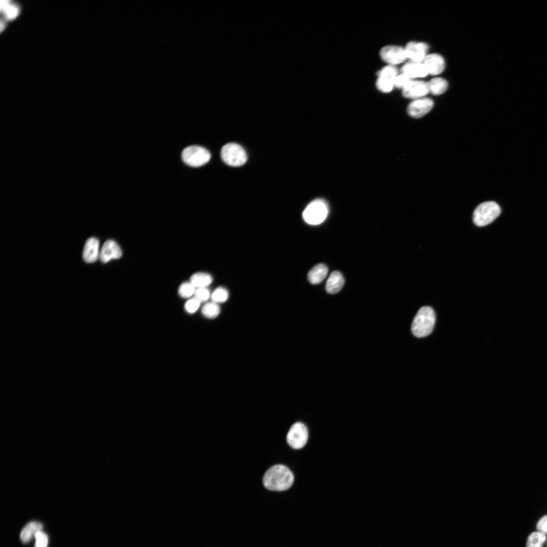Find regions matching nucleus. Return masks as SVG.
Segmentation results:
<instances>
[{
  "mask_svg": "<svg viewBox=\"0 0 547 547\" xmlns=\"http://www.w3.org/2000/svg\"><path fill=\"white\" fill-rule=\"evenodd\" d=\"M292 472L285 465L277 464L270 467L263 478V484L267 489L281 491L288 489L294 482Z\"/></svg>",
  "mask_w": 547,
  "mask_h": 547,
  "instance_id": "1",
  "label": "nucleus"
},
{
  "mask_svg": "<svg viewBox=\"0 0 547 547\" xmlns=\"http://www.w3.org/2000/svg\"><path fill=\"white\" fill-rule=\"evenodd\" d=\"M435 320V312L431 307L425 306L421 307L412 323L413 334L419 338L428 335L433 330Z\"/></svg>",
  "mask_w": 547,
  "mask_h": 547,
  "instance_id": "2",
  "label": "nucleus"
},
{
  "mask_svg": "<svg viewBox=\"0 0 547 547\" xmlns=\"http://www.w3.org/2000/svg\"><path fill=\"white\" fill-rule=\"evenodd\" d=\"M99 241L94 237L88 239L86 242L83 252V258L87 263L95 262L99 257Z\"/></svg>",
  "mask_w": 547,
  "mask_h": 547,
  "instance_id": "14",
  "label": "nucleus"
},
{
  "mask_svg": "<svg viewBox=\"0 0 547 547\" xmlns=\"http://www.w3.org/2000/svg\"><path fill=\"white\" fill-rule=\"evenodd\" d=\"M429 92L435 95L443 94L447 90L448 83L445 79L441 77L432 79L427 83Z\"/></svg>",
  "mask_w": 547,
  "mask_h": 547,
  "instance_id": "21",
  "label": "nucleus"
},
{
  "mask_svg": "<svg viewBox=\"0 0 547 547\" xmlns=\"http://www.w3.org/2000/svg\"><path fill=\"white\" fill-rule=\"evenodd\" d=\"M328 214V207L325 200L316 199L310 202L302 213L303 220L308 224L317 225L323 222Z\"/></svg>",
  "mask_w": 547,
  "mask_h": 547,
  "instance_id": "4",
  "label": "nucleus"
},
{
  "mask_svg": "<svg viewBox=\"0 0 547 547\" xmlns=\"http://www.w3.org/2000/svg\"><path fill=\"white\" fill-rule=\"evenodd\" d=\"M428 73L438 75L444 69L445 61L443 58L438 54H428L423 61Z\"/></svg>",
  "mask_w": 547,
  "mask_h": 547,
  "instance_id": "13",
  "label": "nucleus"
},
{
  "mask_svg": "<svg viewBox=\"0 0 547 547\" xmlns=\"http://www.w3.org/2000/svg\"><path fill=\"white\" fill-rule=\"evenodd\" d=\"M308 437V431L306 426L301 422H297L290 427L287 435V442L292 448L299 449L305 446Z\"/></svg>",
  "mask_w": 547,
  "mask_h": 547,
  "instance_id": "7",
  "label": "nucleus"
},
{
  "mask_svg": "<svg viewBox=\"0 0 547 547\" xmlns=\"http://www.w3.org/2000/svg\"><path fill=\"white\" fill-rule=\"evenodd\" d=\"M379 56L387 65H397L404 62L407 58L405 48L397 45H386L380 49Z\"/></svg>",
  "mask_w": 547,
  "mask_h": 547,
  "instance_id": "8",
  "label": "nucleus"
},
{
  "mask_svg": "<svg viewBox=\"0 0 547 547\" xmlns=\"http://www.w3.org/2000/svg\"><path fill=\"white\" fill-rule=\"evenodd\" d=\"M1 10L8 20L15 18L19 13V8L11 1L4 0L1 2Z\"/></svg>",
  "mask_w": 547,
  "mask_h": 547,
  "instance_id": "20",
  "label": "nucleus"
},
{
  "mask_svg": "<svg viewBox=\"0 0 547 547\" xmlns=\"http://www.w3.org/2000/svg\"><path fill=\"white\" fill-rule=\"evenodd\" d=\"M412 79L404 73H399L394 80V86L398 88L402 89Z\"/></svg>",
  "mask_w": 547,
  "mask_h": 547,
  "instance_id": "31",
  "label": "nucleus"
},
{
  "mask_svg": "<svg viewBox=\"0 0 547 547\" xmlns=\"http://www.w3.org/2000/svg\"><path fill=\"white\" fill-rule=\"evenodd\" d=\"M499 206L493 201L480 204L473 213V221L478 226H486L493 221L500 214Z\"/></svg>",
  "mask_w": 547,
  "mask_h": 547,
  "instance_id": "3",
  "label": "nucleus"
},
{
  "mask_svg": "<svg viewBox=\"0 0 547 547\" xmlns=\"http://www.w3.org/2000/svg\"><path fill=\"white\" fill-rule=\"evenodd\" d=\"M434 105L433 101L428 98H420L412 101L407 106V112L411 117L419 118L428 113Z\"/></svg>",
  "mask_w": 547,
  "mask_h": 547,
  "instance_id": "10",
  "label": "nucleus"
},
{
  "mask_svg": "<svg viewBox=\"0 0 547 547\" xmlns=\"http://www.w3.org/2000/svg\"><path fill=\"white\" fill-rule=\"evenodd\" d=\"M404 48L407 58L410 61L421 62L427 56L428 46L424 43L410 42Z\"/></svg>",
  "mask_w": 547,
  "mask_h": 547,
  "instance_id": "11",
  "label": "nucleus"
},
{
  "mask_svg": "<svg viewBox=\"0 0 547 547\" xmlns=\"http://www.w3.org/2000/svg\"><path fill=\"white\" fill-rule=\"evenodd\" d=\"M545 540V534L539 531L533 532L528 538L526 547H542Z\"/></svg>",
  "mask_w": 547,
  "mask_h": 547,
  "instance_id": "24",
  "label": "nucleus"
},
{
  "mask_svg": "<svg viewBox=\"0 0 547 547\" xmlns=\"http://www.w3.org/2000/svg\"><path fill=\"white\" fill-rule=\"evenodd\" d=\"M212 276L205 272H197L192 275L190 278V282L196 288H207L212 282Z\"/></svg>",
  "mask_w": 547,
  "mask_h": 547,
  "instance_id": "19",
  "label": "nucleus"
},
{
  "mask_svg": "<svg viewBox=\"0 0 547 547\" xmlns=\"http://www.w3.org/2000/svg\"><path fill=\"white\" fill-rule=\"evenodd\" d=\"M201 302L196 298H192L188 300L184 305L186 311L189 314L194 313L200 306Z\"/></svg>",
  "mask_w": 547,
  "mask_h": 547,
  "instance_id": "29",
  "label": "nucleus"
},
{
  "mask_svg": "<svg viewBox=\"0 0 547 547\" xmlns=\"http://www.w3.org/2000/svg\"><path fill=\"white\" fill-rule=\"evenodd\" d=\"M211 294L207 288H196L194 298L201 302H205L211 298Z\"/></svg>",
  "mask_w": 547,
  "mask_h": 547,
  "instance_id": "28",
  "label": "nucleus"
},
{
  "mask_svg": "<svg viewBox=\"0 0 547 547\" xmlns=\"http://www.w3.org/2000/svg\"><path fill=\"white\" fill-rule=\"evenodd\" d=\"M375 85L380 92L383 93L390 92L394 88V80L383 76H377Z\"/></svg>",
  "mask_w": 547,
  "mask_h": 547,
  "instance_id": "23",
  "label": "nucleus"
},
{
  "mask_svg": "<svg viewBox=\"0 0 547 547\" xmlns=\"http://www.w3.org/2000/svg\"><path fill=\"white\" fill-rule=\"evenodd\" d=\"M344 284V279L341 274L334 271L330 274L326 284V290L330 294L338 292Z\"/></svg>",
  "mask_w": 547,
  "mask_h": 547,
  "instance_id": "16",
  "label": "nucleus"
},
{
  "mask_svg": "<svg viewBox=\"0 0 547 547\" xmlns=\"http://www.w3.org/2000/svg\"><path fill=\"white\" fill-rule=\"evenodd\" d=\"M34 538L35 542L34 547H47L48 537L46 533L40 531L36 534Z\"/></svg>",
  "mask_w": 547,
  "mask_h": 547,
  "instance_id": "30",
  "label": "nucleus"
},
{
  "mask_svg": "<svg viewBox=\"0 0 547 547\" xmlns=\"http://www.w3.org/2000/svg\"><path fill=\"white\" fill-rule=\"evenodd\" d=\"M196 288L189 282L183 283L178 289L179 295L183 298H188L194 294Z\"/></svg>",
  "mask_w": 547,
  "mask_h": 547,
  "instance_id": "27",
  "label": "nucleus"
},
{
  "mask_svg": "<svg viewBox=\"0 0 547 547\" xmlns=\"http://www.w3.org/2000/svg\"><path fill=\"white\" fill-rule=\"evenodd\" d=\"M201 312L205 318L209 319H214L219 315L220 308L218 304L213 301L209 302L203 305Z\"/></svg>",
  "mask_w": 547,
  "mask_h": 547,
  "instance_id": "22",
  "label": "nucleus"
},
{
  "mask_svg": "<svg viewBox=\"0 0 547 547\" xmlns=\"http://www.w3.org/2000/svg\"><path fill=\"white\" fill-rule=\"evenodd\" d=\"M398 74V70L395 66L387 65L377 71V76L386 77L395 80Z\"/></svg>",
  "mask_w": 547,
  "mask_h": 547,
  "instance_id": "26",
  "label": "nucleus"
},
{
  "mask_svg": "<svg viewBox=\"0 0 547 547\" xmlns=\"http://www.w3.org/2000/svg\"><path fill=\"white\" fill-rule=\"evenodd\" d=\"M122 255L120 247L113 240H108L103 244L100 251L99 258L103 263H107L111 259H119Z\"/></svg>",
  "mask_w": 547,
  "mask_h": 547,
  "instance_id": "12",
  "label": "nucleus"
},
{
  "mask_svg": "<svg viewBox=\"0 0 547 547\" xmlns=\"http://www.w3.org/2000/svg\"><path fill=\"white\" fill-rule=\"evenodd\" d=\"M43 525L37 522H31L26 524L21 530L20 538L22 542L25 543L30 541L35 537L36 534L42 531Z\"/></svg>",
  "mask_w": 547,
  "mask_h": 547,
  "instance_id": "17",
  "label": "nucleus"
},
{
  "mask_svg": "<svg viewBox=\"0 0 547 547\" xmlns=\"http://www.w3.org/2000/svg\"><path fill=\"white\" fill-rule=\"evenodd\" d=\"M538 531L544 534H547V516L542 517L537 524Z\"/></svg>",
  "mask_w": 547,
  "mask_h": 547,
  "instance_id": "32",
  "label": "nucleus"
},
{
  "mask_svg": "<svg viewBox=\"0 0 547 547\" xmlns=\"http://www.w3.org/2000/svg\"><path fill=\"white\" fill-rule=\"evenodd\" d=\"M401 72L411 79L424 77L428 74L423 62L412 61L406 63L402 66Z\"/></svg>",
  "mask_w": 547,
  "mask_h": 547,
  "instance_id": "15",
  "label": "nucleus"
},
{
  "mask_svg": "<svg viewBox=\"0 0 547 547\" xmlns=\"http://www.w3.org/2000/svg\"><path fill=\"white\" fill-rule=\"evenodd\" d=\"M183 162L189 166L198 167L209 162L211 158L210 152L206 148L197 145L189 146L182 152Z\"/></svg>",
  "mask_w": 547,
  "mask_h": 547,
  "instance_id": "6",
  "label": "nucleus"
},
{
  "mask_svg": "<svg viewBox=\"0 0 547 547\" xmlns=\"http://www.w3.org/2000/svg\"><path fill=\"white\" fill-rule=\"evenodd\" d=\"M221 157L225 163L234 167L243 165L247 159L244 149L235 143H229L224 145L221 150Z\"/></svg>",
  "mask_w": 547,
  "mask_h": 547,
  "instance_id": "5",
  "label": "nucleus"
},
{
  "mask_svg": "<svg viewBox=\"0 0 547 547\" xmlns=\"http://www.w3.org/2000/svg\"><path fill=\"white\" fill-rule=\"evenodd\" d=\"M402 90L404 97L413 100L423 98L429 92L427 83L413 80Z\"/></svg>",
  "mask_w": 547,
  "mask_h": 547,
  "instance_id": "9",
  "label": "nucleus"
},
{
  "mask_svg": "<svg viewBox=\"0 0 547 547\" xmlns=\"http://www.w3.org/2000/svg\"><path fill=\"white\" fill-rule=\"evenodd\" d=\"M327 273L328 268L325 264H318L309 270L307 275L308 280L311 284H319L324 280Z\"/></svg>",
  "mask_w": 547,
  "mask_h": 547,
  "instance_id": "18",
  "label": "nucleus"
},
{
  "mask_svg": "<svg viewBox=\"0 0 547 547\" xmlns=\"http://www.w3.org/2000/svg\"><path fill=\"white\" fill-rule=\"evenodd\" d=\"M228 296V292L225 288L218 287L211 294V299L212 301L219 304L226 301Z\"/></svg>",
  "mask_w": 547,
  "mask_h": 547,
  "instance_id": "25",
  "label": "nucleus"
}]
</instances>
